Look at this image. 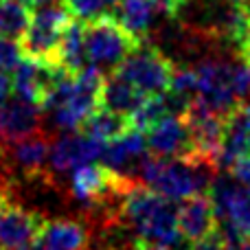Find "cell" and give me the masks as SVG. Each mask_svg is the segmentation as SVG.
I'll return each mask as SVG.
<instances>
[{
    "mask_svg": "<svg viewBox=\"0 0 250 250\" xmlns=\"http://www.w3.org/2000/svg\"><path fill=\"white\" fill-rule=\"evenodd\" d=\"M198 73V97H202L217 112L230 114L242 97L237 90V62L202 60L195 64Z\"/></svg>",
    "mask_w": 250,
    "mask_h": 250,
    "instance_id": "52a82bcc",
    "label": "cell"
},
{
    "mask_svg": "<svg viewBox=\"0 0 250 250\" xmlns=\"http://www.w3.org/2000/svg\"><path fill=\"white\" fill-rule=\"evenodd\" d=\"M233 173L235 178H237L242 185H246L250 187V156H244V158H239L237 163H235V167H233Z\"/></svg>",
    "mask_w": 250,
    "mask_h": 250,
    "instance_id": "4316f807",
    "label": "cell"
},
{
    "mask_svg": "<svg viewBox=\"0 0 250 250\" xmlns=\"http://www.w3.org/2000/svg\"><path fill=\"white\" fill-rule=\"evenodd\" d=\"M83 29L86 22L79 18H70L66 24L64 33H62L60 51H57V64L70 75H77L86 68L90 62L86 55V38H83Z\"/></svg>",
    "mask_w": 250,
    "mask_h": 250,
    "instance_id": "2e32d148",
    "label": "cell"
},
{
    "mask_svg": "<svg viewBox=\"0 0 250 250\" xmlns=\"http://www.w3.org/2000/svg\"><path fill=\"white\" fill-rule=\"evenodd\" d=\"M44 217L35 211L9 204L0 213V246L4 250L33 244L44 229Z\"/></svg>",
    "mask_w": 250,
    "mask_h": 250,
    "instance_id": "7c38bea8",
    "label": "cell"
},
{
    "mask_svg": "<svg viewBox=\"0 0 250 250\" xmlns=\"http://www.w3.org/2000/svg\"><path fill=\"white\" fill-rule=\"evenodd\" d=\"M22 57H24V48H22L20 40L0 35V70L2 73H13V68L22 62Z\"/></svg>",
    "mask_w": 250,
    "mask_h": 250,
    "instance_id": "d4e9b609",
    "label": "cell"
},
{
    "mask_svg": "<svg viewBox=\"0 0 250 250\" xmlns=\"http://www.w3.org/2000/svg\"><path fill=\"white\" fill-rule=\"evenodd\" d=\"M235 2H239V0H235Z\"/></svg>",
    "mask_w": 250,
    "mask_h": 250,
    "instance_id": "8d00e7d4",
    "label": "cell"
},
{
    "mask_svg": "<svg viewBox=\"0 0 250 250\" xmlns=\"http://www.w3.org/2000/svg\"><path fill=\"white\" fill-rule=\"evenodd\" d=\"M237 55L242 57V60H244V62H246V64L250 66V35H248V40H246V42L242 44V48H239V51H237Z\"/></svg>",
    "mask_w": 250,
    "mask_h": 250,
    "instance_id": "f546056e",
    "label": "cell"
},
{
    "mask_svg": "<svg viewBox=\"0 0 250 250\" xmlns=\"http://www.w3.org/2000/svg\"><path fill=\"white\" fill-rule=\"evenodd\" d=\"M24 7H29L31 11H35V9H40L42 4H46V2H51V0H20Z\"/></svg>",
    "mask_w": 250,
    "mask_h": 250,
    "instance_id": "4dcf8cb0",
    "label": "cell"
},
{
    "mask_svg": "<svg viewBox=\"0 0 250 250\" xmlns=\"http://www.w3.org/2000/svg\"><path fill=\"white\" fill-rule=\"evenodd\" d=\"M185 250H226V248H224V244H222L220 235H217V230H215V233L208 235V237L198 239V242H191Z\"/></svg>",
    "mask_w": 250,
    "mask_h": 250,
    "instance_id": "484cf974",
    "label": "cell"
},
{
    "mask_svg": "<svg viewBox=\"0 0 250 250\" xmlns=\"http://www.w3.org/2000/svg\"><path fill=\"white\" fill-rule=\"evenodd\" d=\"M0 250H4V248H2V246H0Z\"/></svg>",
    "mask_w": 250,
    "mask_h": 250,
    "instance_id": "d590c367",
    "label": "cell"
},
{
    "mask_svg": "<svg viewBox=\"0 0 250 250\" xmlns=\"http://www.w3.org/2000/svg\"><path fill=\"white\" fill-rule=\"evenodd\" d=\"M222 220H233L250 239V187H246V185L239 187V191L235 193L233 202H230L229 213H226V217H222Z\"/></svg>",
    "mask_w": 250,
    "mask_h": 250,
    "instance_id": "603a6c76",
    "label": "cell"
},
{
    "mask_svg": "<svg viewBox=\"0 0 250 250\" xmlns=\"http://www.w3.org/2000/svg\"><path fill=\"white\" fill-rule=\"evenodd\" d=\"M13 92H16V88H13V77L9 73H2V70H0V105L7 104V101L11 99Z\"/></svg>",
    "mask_w": 250,
    "mask_h": 250,
    "instance_id": "83f0119b",
    "label": "cell"
},
{
    "mask_svg": "<svg viewBox=\"0 0 250 250\" xmlns=\"http://www.w3.org/2000/svg\"><path fill=\"white\" fill-rule=\"evenodd\" d=\"M31 9L20 0H0V35L22 40L31 26Z\"/></svg>",
    "mask_w": 250,
    "mask_h": 250,
    "instance_id": "44dd1931",
    "label": "cell"
},
{
    "mask_svg": "<svg viewBox=\"0 0 250 250\" xmlns=\"http://www.w3.org/2000/svg\"><path fill=\"white\" fill-rule=\"evenodd\" d=\"M9 156L22 173L35 176V173H42V169L51 160V143L44 134L38 132L33 136L24 138V141L9 145Z\"/></svg>",
    "mask_w": 250,
    "mask_h": 250,
    "instance_id": "ac0fdd59",
    "label": "cell"
},
{
    "mask_svg": "<svg viewBox=\"0 0 250 250\" xmlns=\"http://www.w3.org/2000/svg\"><path fill=\"white\" fill-rule=\"evenodd\" d=\"M132 182V176L114 171L104 163H88L73 171L70 193L86 207H104L112 198H123Z\"/></svg>",
    "mask_w": 250,
    "mask_h": 250,
    "instance_id": "8992f818",
    "label": "cell"
},
{
    "mask_svg": "<svg viewBox=\"0 0 250 250\" xmlns=\"http://www.w3.org/2000/svg\"><path fill=\"white\" fill-rule=\"evenodd\" d=\"M70 18L73 16H70L64 0H51L40 9H35L33 18H31V26L26 29L24 38L20 40L24 55L40 62L57 64L62 33L70 22Z\"/></svg>",
    "mask_w": 250,
    "mask_h": 250,
    "instance_id": "277c9868",
    "label": "cell"
},
{
    "mask_svg": "<svg viewBox=\"0 0 250 250\" xmlns=\"http://www.w3.org/2000/svg\"><path fill=\"white\" fill-rule=\"evenodd\" d=\"M42 112L44 108L22 97L2 104L0 105V143L13 145V143L38 134L42 127Z\"/></svg>",
    "mask_w": 250,
    "mask_h": 250,
    "instance_id": "8fae6325",
    "label": "cell"
},
{
    "mask_svg": "<svg viewBox=\"0 0 250 250\" xmlns=\"http://www.w3.org/2000/svg\"><path fill=\"white\" fill-rule=\"evenodd\" d=\"M138 173L145 185L176 202L208 191L213 178L220 171L215 163L202 154H193L189 158H163L147 151Z\"/></svg>",
    "mask_w": 250,
    "mask_h": 250,
    "instance_id": "6da1fadb",
    "label": "cell"
},
{
    "mask_svg": "<svg viewBox=\"0 0 250 250\" xmlns=\"http://www.w3.org/2000/svg\"><path fill=\"white\" fill-rule=\"evenodd\" d=\"M178 226L185 239L198 242L217 230V213L208 193H198L182 200L178 207Z\"/></svg>",
    "mask_w": 250,
    "mask_h": 250,
    "instance_id": "4fadbf2b",
    "label": "cell"
},
{
    "mask_svg": "<svg viewBox=\"0 0 250 250\" xmlns=\"http://www.w3.org/2000/svg\"><path fill=\"white\" fill-rule=\"evenodd\" d=\"M132 250H134V246H132Z\"/></svg>",
    "mask_w": 250,
    "mask_h": 250,
    "instance_id": "74e56055",
    "label": "cell"
},
{
    "mask_svg": "<svg viewBox=\"0 0 250 250\" xmlns=\"http://www.w3.org/2000/svg\"><path fill=\"white\" fill-rule=\"evenodd\" d=\"M145 95H158L171 88V79L176 73L173 62L149 42H141L114 70Z\"/></svg>",
    "mask_w": 250,
    "mask_h": 250,
    "instance_id": "5b68a950",
    "label": "cell"
},
{
    "mask_svg": "<svg viewBox=\"0 0 250 250\" xmlns=\"http://www.w3.org/2000/svg\"><path fill=\"white\" fill-rule=\"evenodd\" d=\"M134 250H169L167 246H160V244H154V242H147V239L138 237L134 242Z\"/></svg>",
    "mask_w": 250,
    "mask_h": 250,
    "instance_id": "f1b7e54d",
    "label": "cell"
},
{
    "mask_svg": "<svg viewBox=\"0 0 250 250\" xmlns=\"http://www.w3.org/2000/svg\"><path fill=\"white\" fill-rule=\"evenodd\" d=\"M145 141L149 154L163 156V158H189L198 154L191 132L180 114L165 117L163 121L151 125L145 132Z\"/></svg>",
    "mask_w": 250,
    "mask_h": 250,
    "instance_id": "9c48e42d",
    "label": "cell"
},
{
    "mask_svg": "<svg viewBox=\"0 0 250 250\" xmlns=\"http://www.w3.org/2000/svg\"><path fill=\"white\" fill-rule=\"evenodd\" d=\"M149 95L136 88L132 82H127L119 73H110L104 82V90H101V108L112 110L123 117H132Z\"/></svg>",
    "mask_w": 250,
    "mask_h": 250,
    "instance_id": "9a60e30c",
    "label": "cell"
},
{
    "mask_svg": "<svg viewBox=\"0 0 250 250\" xmlns=\"http://www.w3.org/2000/svg\"><path fill=\"white\" fill-rule=\"evenodd\" d=\"M9 204H11V202H9V193H7V189H4V187L0 185V213H2L4 208L9 207Z\"/></svg>",
    "mask_w": 250,
    "mask_h": 250,
    "instance_id": "1f68e13d",
    "label": "cell"
},
{
    "mask_svg": "<svg viewBox=\"0 0 250 250\" xmlns=\"http://www.w3.org/2000/svg\"><path fill=\"white\" fill-rule=\"evenodd\" d=\"M112 16L121 22L123 29H127L134 38L145 42L147 33H149L151 24L156 20L154 0H119Z\"/></svg>",
    "mask_w": 250,
    "mask_h": 250,
    "instance_id": "d6986e66",
    "label": "cell"
},
{
    "mask_svg": "<svg viewBox=\"0 0 250 250\" xmlns=\"http://www.w3.org/2000/svg\"><path fill=\"white\" fill-rule=\"evenodd\" d=\"M121 211L125 220L138 230V237L167 248H173L180 242L182 233L178 226V211L171 200L145 182H132L121 200Z\"/></svg>",
    "mask_w": 250,
    "mask_h": 250,
    "instance_id": "7a4b0ae2",
    "label": "cell"
},
{
    "mask_svg": "<svg viewBox=\"0 0 250 250\" xmlns=\"http://www.w3.org/2000/svg\"><path fill=\"white\" fill-rule=\"evenodd\" d=\"M239 7H242V11L246 13V18L250 20V0H239Z\"/></svg>",
    "mask_w": 250,
    "mask_h": 250,
    "instance_id": "836d02e7",
    "label": "cell"
},
{
    "mask_svg": "<svg viewBox=\"0 0 250 250\" xmlns=\"http://www.w3.org/2000/svg\"><path fill=\"white\" fill-rule=\"evenodd\" d=\"M180 117L185 119L187 127H189L198 154L207 156L217 167V156H220L222 143H224L226 119H229V114L217 112L202 97H193V99L187 104L185 112H182Z\"/></svg>",
    "mask_w": 250,
    "mask_h": 250,
    "instance_id": "ba28073f",
    "label": "cell"
},
{
    "mask_svg": "<svg viewBox=\"0 0 250 250\" xmlns=\"http://www.w3.org/2000/svg\"><path fill=\"white\" fill-rule=\"evenodd\" d=\"M64 2L73 18L90 22L101 16H108V11H114L119 0H64Z\"/></svg>",
    "mask_w": 250,
    "mask_h": 250,
    "instance_id": "7402d4cb",
    "label": "cell"
},
{
    "mask_svg": "<svg viewBox=\"0 0 250 250\" xmlns=\"http://www.w3.org/2000/svg\"><path fill=\"white\" fill-rule=\"evenodd\" d=\"M83 38H86L88 62L110 73L117 70L119 64L141 44V40L134 38L127 29H123L121 22L110 13L86 22Z\"/></svg>",
    "mask_w": 250,
    "mask_h": 250,
    "instance_id": "3957f363",
    "label": "cell"
},
{
    "mask_svg": "<svg viewBox=\"0 0 250 250\" xmlns=\"http://www.w3.org/2000/svg\"><path fill=\"white\" fill-rule=\"evenodd\" d=\"M31 250H55L53 246H48L46 242H42V239H35L33 244H31Z\"/></svg>",
    "mask_w": 250,
    "mask_h": 250,
    "instance_id": "d6a6232c",
    "label": "cell"
},
{
    "mask_svg": "<svg viewBox=\"0 0 250 250\" xmlns=\"http://www.w3.org/2000/svg\"><path fill=\"white\" fill-rule=\"evenodd\" d=\"M244 250H250V244H248V246H246V248H244Z\"/></svg>",
    "mask_w": 250,
    "mask_h": 250,
    "instance_id": "e575fe53",
    "label": "cell"
},
{
    "mask_svg": "<svg viewBox=\"0 0 250 250\" xmlns=\"http://www.w3.org/2000/svg\"><path fill=\"white\" fill-rule=\"evenodd\" d=\"M176 95L185 97V99H193L198 97V73H195V66H182L176 68L171 79V88Z\"/></svg>",
    "mask_w": 250,
    "mask_h": 250,
    "instance_id": "cb8c5ba5",
    "label": "cell"
},
{
    "mask_svg": "<svg viewBox=\"0 0 250 250\" xmlns=\"http://www.w3.org/2000/svg\"><path fill=\"white\" fill-rule=\"evenodd\" d=\"M38 239L46 242L55 250H88L90 246V233L79 220L44 222V229Z\"/></svg>",
    "mask_w": 250,
    "mask_h": 250,
    "instance_id": "e0dca14e",
    "label": "cell"
},
{
    "mask_svg": "<svg viewBox=\"0 0 250 250\" xmlns=\"http://www.w3.org/2000/svg\"><path fill=\"white\" fill-rule=\"evenodd\" d=\"M147 141H145V132L141 129H129L127 134H123L121 138L105 143L104 154H101V163L105 167L114 169L119 173L132 176V171H138L143 158L147 156Z\"/></svg>",
    "mask_w": 250,
    "mask_h": 250,
    "instance_id": "5bb4252c",
    "label": "cell"
},
{
    "mask_svg": "<svg viewBox=\"0 0 250 250\" xmlns=\"http://www.w3.org/2000/svg\"><path fill=\"white\" fill-rule=\"evenodd\" d=\"M129 129H132L129 117L117 114V112H112V110L99 108L86 119V123H83V127L79 129V132L88 134V136H95L104 143H110V141H114V138H121Z\"/></svg>",
    "mask_w": 250,
    "mask_h": 250,
    "instance_id": "ffe728a7",
    "label": "cell"
},
{
    "mask_svg": "<svg viewBox=\"0 0 250 250\" xmlns=\"http://www.w3.org/2000/svg\"><path fill=\"white\" fill-rule=\"evenodd\" d=\"M105 143L88 134H66L51 147V169L55 173H68L88 163H97L104 154Z\"/></svg>",
    "mask_w": 250,
    "mask_h": 250,
    "instance_id": "30bf717a",
    "label": "cell"
}]
</instances>
